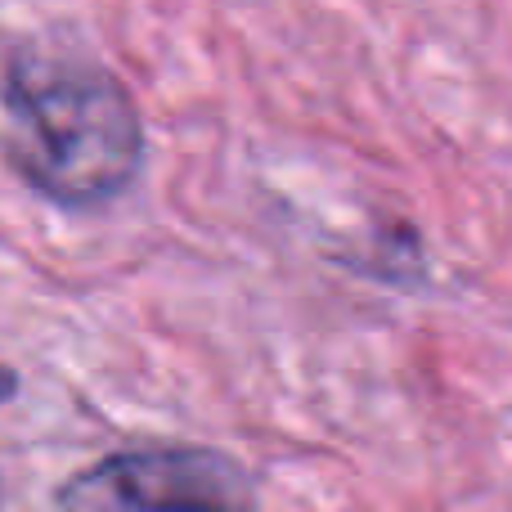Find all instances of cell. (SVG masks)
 <instances>
[{
	"label": "cell",
	"instance_id": "3957f363",
	"mask_svg": "<svg viewBox=\"0 0 512 512\" xmlns=\"http://www.w3.org/2000/svg\"><path fill=\"white\" fill-rule=\"evenodd\" d=\"M14 391H18L14 369H5V364H0V405H5V400H14Z\"/></svg>",
	"mask_w": 512,
	"mask_h": 512
},
{
	"label": "cell",
	"instance_id": "7a4b0ae2",
	"mask_svg": "<svg viewBox=\"0 0 512 512\" xmlns=\"http://www.w3.org/2000/svg\"><path fill=\"white\" fill-rule=\"evenodd\" d=\"M63 508H243L252 481L216 450H122L86 468L54 495Z\"/></svg>",
	"mask_w": 512,
	"mask_h": 512
},
{
	"label": "cell",
	"instance_id": "6da1fadb",
	"mask_svg": "<svg viewBox=\"0 0 512 512\" xmlns=\"http://www.w3.org/2000/svg\"><path fill=\"white\" fill-rule=\"evenodd\" d=\"M9 162L72 212L122 198L144 167L140 108L108 68L72 54H18L5 77Z\"/></svg>",
	"mask_w": 512,
	"mask_h": 512
}]
</instances>
